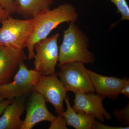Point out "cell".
<instances>
[{"label": "cell", "mask_w": 129, "mask_h": 129, "mask_svg": "<svg viewBox=\"0 0 129 129\" xmlns=\"http://www.w3.org/2000/svg\"><path fill=\"white\" fill-rule=\"evenodd\" d=\"M78 17L76 8L67 3L53 9L46 10L34 17V27L25 44V48L28 51V59L31 60L34 58L35 44L47 38L58 25L63 23H76Z\"/></svg>", "instance_id": "obj_1"}, {"label": "cell", "mask_w": 129, "mask_h": 129, "mask_svg": "<svg viewBox=\"0 0 129 129\" xmlns=\"http://www.w3.org/2000/svg\"><path fill=\"white\" fill-rule=\"evenodd\" d=\"M63 32L62 43L59 48L58 66L69 63L92 64L94 54L88 49L89 40L75 23H69Z\"/></svg>", "instance_id": "obj_2"}, {"label": "cell", "mask_w": 129, "mask_h": 129, "mask_svg": "<svg viewBox=\"0 0 129 129\" xmlns=\"http://www.w3.org/2000/svg\"><path fill=\"white\" fill-rule=\"evenodd\" d=\"M0 28V46L24 49L25 44L33 31L34 18L17 19L9 17L3 21Z\"/></svg>", "instance_id": "obj_3"}, {"label": "cell", "mask_w": 129, "mask_h": 129, "mask_svg": "<svg viewBox=\"0 0 129 129\" xmlns=\"http://www.w3.org/2000/svg\"><path fill=\"white\" fill-rule=\"evenodd\" d=\"M41 74L34 70H29L23 62L13 78L6 84L0 85V99L26 98L34 90Z\"/></svg>", "instance_id": "obj_4"}, {"label": "cell", "mask_w": 129, "mask_h": 129, "mask_svg": "<svg viewBox=\"0 0 129 129\" xmlns=\"http://www.w3.org/2000/svg\"><path fill=\"white\" fill-rule=\"evenodd\" d=\"M59 67L57 75L68 91L94 93L88 69L84 63H69Z\"/></svg>", "instance_id": "obj_5"}, {"label": "cell", "mask_w": 129, "mask_h": 129, "mask_svg": "<svg viewBox=\"0 0 129 129\" xmlns=\"http://www.w3.org/2000/svg\"><path fill=\"white\" fill-rule=\"evenodd\" d=\"M59 33L39 41L34 45V70L42 75L53 74L59 58L58 40Z\"/></svg>", "instance_id": "obj_6"}, {"label": "cell", "mask_w": 129, "mask_h": 129, "mask_svg": "<svg viewBox=\"0 0 129 129\" xmlns=\"http://www.w3.org/2000/svg\"><path fill=\"white\" fill-rule=\"evenodd\" d=\"M34 91L42 95L46 102L50 103L58 114L64 112L63 102L68 91L56 73L48 75H41Z\"/></svg>", "instance_id": "obj_7"}, {"label": "cell", "mask_w": 129, "mask_h": 129, "mask_svg": "<svg viewBox=\"0 0 129 129\" xmlns=\"http://www.w3.org/2000/svg\"><path fill=\"white\" fill-rule=\"evenodd\" d=\"M27 58L24 49L0 46V85L11 82Z\"/></svg>", "instance_id": "obj_8"}, {"label": "cell", "mask_w": 129, "mask_h": 129, "mask_svg": "<svg viewBox=\"0 0 129 129\" xmlns=\"http://www.w3.org/2000/svg\"><path fill=\"white\" fill-rule=\"evenodd\" d=\"M73 108L75 112L94 115L103 123L106 119L110 120L112 116L103 105L104 98L94 93H86L78 91L74 93Z\"/></svg>", "instance_id": "obj_9"}, {"label": "cell", "mask_w": 129, "mask_h": 129, "mask_svg": "<svg viewBox=\"0 0 129 129\" xmlns=\"http://www.w3.org/2000/svg\"><path fill=\"white\" fill-rule=\"evenodd\" d=\"M45 100L39 93L34 91L26 106V114L20 129H31L38 123L47 121L51 122L54 116L47 107Z\"/></svg>", "instance_id": "obj_10"}, {"label": "cell", "mask_w": 129, "mask_h": 129, "mask_svg": "<svg viewBox=\"0 0 129 129\" xmlns=\"http://www.w3.org/2000/svg\"><path fill=\"white\" fill-rule=\"evenodd\" d=\"M94 92L103 98L115 99L120 94L122 79L101 75L88 69Z\"/></svg>", "instance_id": "obj_11"}, {"label": "cell", "mask_w": 129, "mask_h": 129, "mask_svg": "<svg viewBox=\"0 0 129 129\" xmlns=\"http://www.w3.org/2000/svg\"><path fill=\"white\" fill-rule=\"evenodd\" d=\"M25 98H17L8 105L0 116V129H20L22 115L26 108Z\"/></svg>", "instance_id": "obj_12"}, {"label": "cell", "mask_w": 129, "mask_h": 129, "mask_svg": "<svg viewBox=\"0 0 129 129\" xmlns=\"http://www.w3.org/2000/svg\"><path fill=\"white\" fill-rule=\"evenodd\" d=\"M64 101L67 106V109L61 115L66 120L67 125L76 129H92L95 121L94 115L75 112L71 106L68 95Z\"/></svg>", "instance_id": "obj_13"}, {"label": "cell", "mask_w": 129, "mask_h": 129, "mask_svg": "<svg viewBox=\"0 0 129 129\" xmlns=\"http://www.w3.org/2000/svg\"><path fill=\"white\" fill-rule=\"evenodd\" d=\"M17 14L25 19L33 18L43 12L51 9L53 0H13Z\"/></svg>", "instance_id": "obj_14"}, {"label": "cell", "mask_w": 129, "mask_h": 129, "mask_svg": "<svg viewBox=\"0 0 129 129\" xmlns=\"http://www.w3.org/2000/svg\"><path fill=\"white\" fill-rule=\"evenodd\" d=\"M117 8L120 13L121 18L120 21H129V7L126 0H110Z\"/></svg>", "instance_id": "obj_15"}, {"label": "cell", "mask_w": 129, "mask_h": 129, "mask_svg": "<svg viewBox=\"0 0 129 129\" xmlns=\"http://www.w3.org/2000/svg\"><path fill=\"white\" fill-rule=\"evenodd\" d=\"M113 114L115 119L123 124L129 125V103L124 108L114 109Z\"/></svg>", "instance_id": "obj_16"}, {"label": "cell", "mask_w": 129, "mask_h": 129, "mask_svg": "<svg viewBox=\"0 0 129 129\" xmlns=\"http://www.w3.org/2000/svg\"><path fill=\"white\" fill-rule=\"evenodd\" d=\"M49 129H67L66 120L61 114H58L51 122Z\"/></svg>", "instance_id": "obj_17"}, {"label": "cell", "mask_w": 129, "mask_h": 129, "mask_svg": "<svg viewBox=\"0 0 129 129\" xmlns=\"http://www.w3.org/2000/svg\"><path fill=\"white\" fill-rule=\"evenodd\" d=\"M0 5L10 15L17 13V7L13 0H0Z\"/></svg>", "instance_id": "obj_18"}, {"label": "cell", "mask_w": 129, "mask_h": 129, "mask_svg": "<svg viewBox=\"0 0 129 129\" xmlns=\"http://www.w3.org/2000/svg\"><path fill=\"white\" fill-rule=\"evenodd\" d=\"M129 126L128 127H114L110 125H107L103 124L101 122L95 121L94 122L92 129H128Z\"/></svg>", "instance_id": "obj_19"}, {"label": "cell", "mask_w": 129, "mask_h": 129, "mask_svg": "<svg viewBox=\"0 0 129 129\" xmlns=\"http://www.w3.org/2000/svg\"><path fill=\"white\" fill-rule=\"evenodd\" d=\"M123 82L120 93L127 98H129V79L127 77L122 79Z\"/></svg>", "instance_id": "obj_20"}, {"label": "cell", "mask_w": 129, "mask_h": 129, "mask_svg": "<svg viewBox=\"0 0 129 129\" xmlns=\"http://www.w3.org/2000/svg\"><path fill=\"white\" fill-rule=\"evenodd\" d=\"M14 99L0 100V116L2 114L6 107L11 103Z\"/></svg>", "instance_id": "obj_21"}, {"label": "cell", "mask_w": 129, "mask_h": 129, "mask_svg": "<svg viewBox=\"0 0 129 129\" xmlns=\"http://www.w3.org/2000/svg\"><path fill=\"white\" fill-rule=\"evenodd\" d=\"M10 14L0 5V24L10 17Z\"/></svg>", "instance_id": "obj_22"}, {"label": "cell", "mask_w": 129, "mask_h": 129, "mask_svg": "<svg viewBox=\"0 0 129 129\" xmlns=\"http://www.w3.org/2000/svg\"><path fill=\"white\" fill-rule=\"evenodd\" d=\"M1 99H0V100H1Z\"/></svg>", "instance_id": "obj_23"}]
</instances>
